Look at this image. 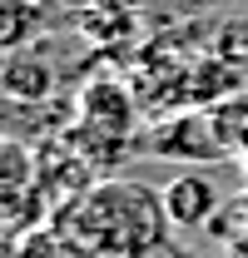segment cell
I'll list each match as a JSON object with an SVG mask.
<instances>
[{
  "label": "cell",
  "instance_id": "1",
  "mask_svg": "<svg viewBox=\"0 0 248 258\" xmlns=\"http://www.w3.org/2000/svg\"><path fill=\"white\" fill-rule=\"evenodd\" d=\"M214 184L209 179H199V174H184V179H174L164 199H159V209H164V219L174 228H199L209 214H214Z\"/></svg>",
  "mask_w": 248,
  "mask_h": 258
},
{
  "label": "cell",
  "instance_id": "3",
  "mask_svg": "<svg viewBox=\"0 0 248 258\" xmlns=\"http://www.w3.org/2000/svg\"><path fill=\"white\" fill-rule=\"evenodd\" d=\"M0 10H5V35H0V40H5L10 50H20V45H25V30H30V5H25V0H0Z\"/></svg>",
  "mask_w": 248,
  "mask_h": 258
},
{
  "label": "cell",
  "instance_id": "2",
  "mask_svg": "<svg viewBox=\"0 0 248 258\" xmlns=\"http://www.w3.org/2000/svg\"><path fill=\"white\" fill-rule=\"evenodd\" d=\"M50 85H55V70L40 64V60L15 55V60L5 64V95L10 99H40V95H50Z\"/></svg>",
  "mask_w": 248,
  "mask_h": 258
}]
</instances>
